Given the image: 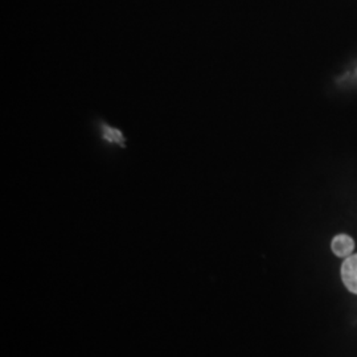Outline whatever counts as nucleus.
<instances>
[{
  "label": "nucleus",
  "instance_id": "obj_1",
  "mask_svg": "<svg viewBox=\"0 0 357 357\" xmlns=\"http://www.w3.org/2000/svg\"><path fill=\"white\" fill-rule=\"evenodd\" d=\"M342 278L351 293L357 294V255L345 258L342 266Z\"/></svg>",
  "mask_w": 357,
  "mask_h": 357
},
{
  "label": "nucleus",
  "instance_id": "obj_2",
  "mask_svg": "<svg viewBox=\"0 0 357 357\" xmlns=\"http://www.w3.org/2000/svg\"><path fill=\"white\" fill-rule=\"evenodd\" d=\"M355 250V241L347 234H339L332 240V252L337 257L347 258Z\"/></svg>",
  "mask_w": 357,
  "mask_h": 357
}]
</instances>
